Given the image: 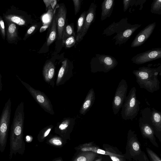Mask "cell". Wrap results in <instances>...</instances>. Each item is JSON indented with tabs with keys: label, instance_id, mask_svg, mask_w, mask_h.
Returning <instances> with one entry per match:
<instances>
[{
	"label": "cell",
	"instance_id": "obj_1",
	"mask_svg": "<svg viewBox=\"0 0 161 161\" xmlns=\"http://www.w3.org/2000/svg\"><path fill=\"white\" fill-rule=\"evenodd\" d=\"M24 118V103L21 102L15 110L11 126L9 156L10 160L14 155L17 153L23 155L25 153V144L23 140Z\"/></svg>",
	"mask_w": 161,
	"mask_h": 161
},
{
	"label": "cell",
	"instance_id": "obj_2",
	"mask_svg": "<svg viewBox=\"0 0 161 161\" xmlns=\"http://www.w3.org/2000/svg\"><path fill=\"white\" fill-rule=\"evenodd\" d=\"M128 19L125 17L119 22L114 21L104 30L102 35L109 36L116 33L112 39L114 40L115 45H120L126 43L142 25L138 24L131 25L128 22Z\"/></svg>",
	"mask_w": 161,
	"mask_h": 161
},
{
	"label": "cell",
	"instance_id": "obj_3",
	"mask_svg": "<svg viewBox=\"0 0 161 161\" xmlns=\"http://www.w3.org/2000/svg\"><path fill=\"white\" fill-rule=\"evenodd\" d=\"M132 72L140 88H144L151 93L159 90L160 82L158 76L159 73L161 74V65L155 68L144 66L140 67Z\"/></svg>",
	"mask_w": 161,
	"mask_h": 161
},
{
	"label": "cell",
	"instance_id": "obj_4",
	"mask_svg": "<svg viewBox=\"0 0 161 161\" xmlns=\"http://www.w3.org/2000/svg\"><path fill=\"white\" fill-rule=\"evenodd\" d=\"M136 91L135 87H132L122 105L120 114L124 120L133 121L138 114L140 102L137 98Z\"/></svg>",
	"mask_w": 161,
	"mask_h": 161
},
{
	"label": "cell",
	"instance_id": "obj_5",
	"mask_svg": "<svg viewBox=\"0 0 161 161\" xmlns=\"http://www.w3.org/2000/svg\"><path fill=\"white\" fill-rule=\"evenodd\" d=\"M144 152L142 150L140 144L134 131L130 129L128 131L125 158L128 161L132 160L142 161Z\"/></svg>",
	"mask_w": 161,
	"mask_h": 161
},
{
	"label": "cell",
	"instance_id": "obj_6",
	"mask_svg": "<svg viewBox=\"0 0 161 161\" xmlns=\"http://www.w3.org/2000/svg\"><path fill=\"white\" fill-rule=\"evenodd\" d=\"M140 114L139 126L143 137L148 139L153 145L158 147L154 130L151 126V109L148 107L145 108L141 110Z\"/></svg>",
	"mask_w": 161,
	"mask_h": 161
},
{
	"label": "cell",
	"instance_id": "obj_7",
	"mask_svg": "<svg viewBox=\"0 0 161 161\" xmlns=\"http://www.w3.org/2000/svg\"><path fill=\"white\" fill-rule=\"evenodd\" d=\"M11 102L9 98L5 104L0 118V152L6 148L11 113Z\"/></svg>",
	"mask_w": 161,
	"mask_h": 161
},
{
	"label": "cell",
	"instance_id": "obj_8",
	"mask_svg": "<svg viewBox=\"0 0 161 161\" xmlns=\"http://www.w3.org/2000/svg\"><path fill=\"white\" fill-rule=\"evenodd\" d=\"M118 64L116 58L111 55L96 54L92 61L91 71L93 73H107L114 69Z\"/></svg>",
	"mask_w": 161,
	"mask_h": 161
},
{
	"label": "cell",
	"instance_id": "obj_9",
	"mask_svg": "<svg viewBox=\"0 0 161 161\" xmlns=\"http://www.w3.org/2000/svg\"><path fill=\"white\" fill-rule=\"evenodd\" d=\"M21 82L36 102L45 111L51 115L54 114L51 102L45 93L39 90L34 89L29 84L22 81L21 80Z\"/></svg>",
	"mask_w": 161,
	"mask_h": 161
},
{
	"label": "cell",
	"instance_id": "obj_10",
	"mask_svg": "<svg viewBox=\"0 0 161 161\" xmlns=\"http://www.w3.org/2000/svg\"><path fill=\"white\" fill-rule=\"evenodd\" d=\"M127 90L126 80L122 79L116 89L112 102V108L114 115L118 114L122 108L126 97Z\"/></svg>",
	"mask_w": 161,
	"mask_h": 161
},
{
	"label": "cell",
	"instance_id": "obj_11",
	"mask_svg": "<svg viewBox=\"0 0 161 161\" xmlns=\"http://www.w3.org/2000/svg\"><path fill=\"white\" fill-rule=\"evenodd\" d=\"M161 58V48H153L134 56L131 59L133 63L141 64Z\"/></svg>",
	"mask_w": 161,
	"mask_h": 161
},
{
	"label": "cell",
	"instance_id": "obj_12",
	"mask_svg": "<svg viewBox=\"0 0 161 161\" xmlns=\"http://www.w3.org/2000/svg\"><path fill=\"white\" fill-rule=\"evenodd\" d=\"M75 123L74 118H65L57 124L54 128V132L58 136L66 139L70 140V134Z\"/></svg>",
	"mask_w": 161,
	"mask_h": 161
},
{
	"label": "cell",
	"instance_id": "obj_13",
	"mask_svg": "<svg viewBox=\"0 0 161 161\" xmlns=\"http://www.w3.org/2000/svg\"><path fill=\"white\" fill-rule=\"evenodd\" d=\"M156 26L155 22L151 23L141 31L132 41L131 47L134 48L141 46L150 37Z\"/></svg>",
	"mask_w": 161,
	"mask_h": 161
},
{
	"label": "cell",
	"instance_id": "obj_14",
	"mask_svg": "<svg viewBox=\"0 0 161 161\" xmlns=\"http://www.w3.org/2000/svg\"><path fill=\"white\" fill-rule=\"evenodd\" d=\"M97 8V5L96 4L93 3H91L87 11L84 25L80 34L78 38L75 40L79 42L83 39L90 25L94 22L96 18Z\"/></svg>",
	"mask_w": 161,
	"mask_h": 161
},
{
	"label": "cell",
	"instance_id": "obj_15",
	"mask_svg": "<svg viewBox=\"0 0 161 161\" xmlns=\"http://www.w3.org/2000/svg\"><path fill=\"white\" fill-rule=\"evenodd\" d=\"M78 152L89 151L94 152L100 155L107 156L116 155L124 157V154L120 153H114L103 149L95 145L93 142L85 143L80 144L75 148Z\"/></svg>",
	"mask_w": 161,
	"mask_h": 161
},
{
	"label": "cell",
	"instance_id": "obj_16",
	"mask_svg": "<svg viewBox=\"0 0 161 161\" xmlns=\"http://www.w3.org/2000/svg\"><path fill=\"white\" fill-rule=\"evenodd\" d=\"M66 14V9L63 3L61 4L55 15L58 40L62 39L63 29L65 25Z\"/></svg>",
	"mask_w": 161,
	"mask_h": 161
},
{
	"label": "cell",
	"instance_id": "obj_17",
	"mask_svg": "<svg viewBox=\"0 0 161 161\" xmlns=\"http://www.w3.org/2000/svg\"><path fill=\"white\" fill-rule=\"evenodd\" d=\"M72 69L69 66L67 60L62 62V64L58 71L56 82V86L64 84L72 75Z\"/></svg>",
	"mask_w": 161,
	"mask_h": 161
},
{
	"label": "cell",
	"instance_id": "obj_18",
	"mask_svg": "<svg viewBox=\"0 0 161 161\" xmlns=\"http://www.w3.org/2000/svg\"><path fill=\"white\" fill-rule=\"evenodd\" d=\"M151 126L154 130L155 135L161 141V113L153 108L151 109Z\"/></svg>",
	"mask_w": 161,
	"mask_h": 161
},
{
	"label": "cell",
	"instance_id": "obj_19",
	"mask_svg": "<svg viewBox=\"0 0 161 161\" xmlns=\"http://www.w3.org/2000/svg\"><path fill=\"white\" fill-rule=\"evenodd\" d=\"M55 72L54 64L51 61H48L45 64L42 70V75L45 81L53 87L54 85V79Z\"/></svg>",
	"mask_w": 161,
	"mask_h": 161
},
{
	"label": "cell",
	"instance_id": "obj_20",
	"mask_svg": "<svg viewBox=\"0 0 161 161\" xmlns=\"http://www.w3.org/2000/svg\"><path fill=\"white\" fill-rule=\"evenodd\" d=\"M95 99V94L92 88L88 92L80 110V113L84 115L89 111L93 105Z\"/></svg>",
	"mask_w": 161,
	"mask_h": 161
},
{
	"label": "cell",
	"instance_id": "obj_21",
	"mask_svg": "<svg viewBox=\"0 0 161 161\" xmlns=\"http://www.w3.org/2000/svg\"><path fill=\"white\" fill-rule=\"evenodd\" d=\"M114 0H104L101 4L102 13L101 20L109 18L111 15L114 5Z\"/></svg>",
	"mask_w": 161,
	"mask_h": 161
},
{
	"label": "cell",
	"instance_id": "obj_22",
	"mask_svg": "<svg viewBox=\"0 0 161 161\" xmlns=\"http://www.w3.org/2000/svg\"><path fill=\"white\" fill-rule=\"evenodd\" d=\"M75 156L71 161H93L100 154L92 152H80Z\"/></svg>",
	"mask_w": 161,
	"mask_h": 161
},
{
	"label": "cell",
	"instance_id": "obj_23",
	"mask_svg": "<svg viewBox=\"0 0 161 161\" xmlns=\"http://www.w3.org/2000/svg\"><path fill=\"white\" fill-rule=\"evenodd\" d=\"M57 27L55 13L53 16L49 34L47 41V45L49 46L56 39L57 37Z\"/></svg>",
	"mask_w": 161,
	"mask_h": 161
},
{
	"label": "cell",
	"instance_id": "obj_24",
	"mask_svg": "<svg viewBox=\"0 0 161 161\" xmlns=\"http://www.w3.org/2000/svg\"><path fill=\"white\" fill-rule=\"evenodd\" d=\"M67 140L57 135L53 136L49 138L47 141V143L53 146L61 147L66 143Z\"/></svg>",
	"mask_w": 161,
	"mask_h": 161
},
{
	"label": "cell",
	"instance_id": "obj_25",
	"mask_svg": "<svg viewBox=\"0 0 161 161\" xmlns=\"http://www.w3.org/2000/svg\"><path fill=\"white\" fill-rule=\"evenodd\" d=\"M75 35L73 24L65 25L63 29L61 39L63 43H64L65 40L68 37L71 36H74Z\"/></svg>",
	"mask_w": 161,
	"mask_h": 161
},
{
	"label": "cell",
	"instance_id": "obj_26",
	"mask_svg": "<svg viewBox=\"0 0 161 161\" xmlns=\"http://www.w3.org/2000/svg\"><path fill=\"white\" fill-rule=\"evenodd\" d=\"M53 128V126L51 125L42 129L37 136L38 142H43L49 135Z\"/></svg>",
	"mask_w": 161,
	"mask_h": 161
},
{
	"label": "cell",
	"instance_id": "obj_27",
	"mask_svg": "<svg viewBox=\"0 0 161 161\" xmlns=\"http://www.w3.org/2000/svg\"><path fill=\"white\" fill-rule=\"evenodd\" d=\"M87 12H83L80 15L77 21V30L76 39H77L80 36L81 30L83 28L85 19H86Z\"/></svg>",
	"mask_w": 161,
	"mask_h": 161
},
{
	"label": "cell",
	"instance_id": "obj_28",
	"mask_svg": "<svg viewBox=\"0 0 161 161\" xmlns=\"http://www.w3.org/2000/svg\"><path fill=\"white\" fill-rule=\"evenodd\" d=\"M150 11L152 14H161V0H153L151 6Z\"/></svg>",
	"mask_w": 161,
	"mask_h": 161
},
{
	"label": "cell",
	"instance_id": "obj_29",
	"mask_svg": "<svg viewBox=\"0 0 161 161\" xmlns=\"http://www.w3.org/2000/svg\"><path fill=\"white\" fill-rule=\"evenodd\" d=\"M146 150L150 161H161L159 157L152 149L147 147Z\"/></svg>",
	"mask_w": 161,
	"mask_h": 161
},
{
	"label": "cell",
	"instance_id": "obj_30",
	"mask_svg": "<svg viewBox=\"0 0 161 161\" xmlns=\"http://www.w3.org/2000/svg\"><path fill=\"white\" fill-rule=\"evenodd\" d=\"M75 41L74 36H71L66 39L64 43L66 47H70L75 44Z\"/></svg>",
	"mask_w": 161,
	"mask_h": 161
},
{
	"label": "cell",
	"instance_id": "obj_31",
	"mask_svg": "<svg viewBox=\"0 0 161 161\" xmlns=\"http://www.w3.org/2000/svg\"><path fill=\"white\" fill-rule=\"evenodd\" d=\"M11 20L20 25H23L25 23V21L23 19L16 16H13L11 17Z\"/></svg>",
	"mask_w": 161,
	"mask_h": 161
},
{
	"label": "cell",
	"instance_id": "obj_32",
	"mask_svg": "<svg viewBox=\"0 0 161 161\" xmlns=\"http://www.w3.org/2000/svg\"><path fill=\"white\" fill-rule=\"evenodd\" d=\"M73 2L74 6L75 15H76L80 10L81 3L80 0H73Z\"/></svg>",
	"mask_w": 161,
	"mask_h": 161
},
{
	"label": "cell",
	"instance_id": "obj_33",
	"mask_svg": "<svg viewBox=\"0 0 161 161\" xmlns=\"http://www.w3.org/2000/svg\"><path fill=\"white\" fill-rule=\"evenodd\" d=\"M109 157L112 161H128L124 157L116 155H110Z\"/></svg>",
	"mask_w": 161,
	"mask_h": 161
},
{
	"label": "cell",
	"instance_id": "obj_34",
	"mask_svg": "<svg viewBox=\"0 0 161 161\" xmlns=\"http://www.w3.org/2000/svg\"><path fill=\"white\" fill-rule=\"evenodd\" d=\"M131 0H124L123 1V11L125 12L130 7V4Z\"/></svg>",
	"mask_w": 161,
	"mask_h": 161
},
{
	"label": "cell",
	"instance_id": "obj_35",
	"mask_svg": "<svg viewBox=\"0 0 161 161\" xmlns=\"http://www.w3.org/2000/svg\"><path fill=\"white\" fill-rule=\"evenodd\" d=\"M16 27L14 23H11L9 25L8 30L9 33L12 34L15 31Z\"/></svg>",
	"mask_w": 161,
	"mask_h": 161
},
{
	"label": "cell",
	"instance_id": "obj_36",
	"mask_svg": "<svg viewBox=\"0 0 161 161\" xmlns=\"http://www.w3.org/2000/svg\"><path fill=\"white\" fill-rule=\"evenodd\" d=\"M36 26V25H35L30 27L27 31V33L29 35L31 34L35 30Z\"/></svg>",
	"mask_w": 161,
	"mask_h": 161
},
{
	"label": "cell",
	"instance_id": "obj_37",
	"mask_svg": "<svg viewBox=\"0 0 161 161\" xmlns=\"http://www.w3.org/2000/svg\"><path fill=\"white\" fill-rule=\"evenodd\" d=\"M49 24H46L44 25H43L42 27L40 28V32L41 33H42L45 31L49 27Z\"/></svg>",
	"mask_w": 161,
	"mask_h": 161
},
{
	"label": "cell",
	"instance_id": "obj_38",
	"mask_svg": "<svg viewBox=\"0 0 161 161\" xmlns=\"http://www.w3.org/2000/svg\"><path fill=\"white\" fill-rule=\"evenodd\" d=\"M52 0H43L44 2L46 7V8H48L50 6V4Z\"/></svg>",
	"mask_w": 161,
	"mask_h": 161
},
{
	"label": "cell",
	"instance_id": "obj_39",
	"mask_svg": "<svg viewBox=\"0 0 161 161\" xmlns=\"http://www.w3.org/2000/svg\"><path fill=\"white\" fill-rule=\"evenodd\" d=\"M57 3V1L56 0H52L50 4V6L52 7L53 10L55 8Z\"/></svg>",
	"mask_w": 161,
	"mask_h": 161
},
{
	"label": "cell",
	"instance_id": "obj_40",
	"mask_svg": "<svg viewBox=\"0 0 161 161\" xmlns=\"http://www.w3.org/2000/svg\"><path fill=\"white\" fill-rule=\"evenodd\" d=\"M142 161H150L149 159L144 152L143 153V159Z\"/></svg>",
	"mask_w": 161,
	"mask_h": 161
},
{
	"label": "cell",
	"instance_id": "obj_41",
	"mask_svg": "<svg viewBox=\"0 0 161 161\" xmlns=\"http://www.w3.org/2000/svg\"><path fill=\"white\" fill-rule=\"evenodd\" d=\"M33 138L32 137L30 136H26V141L28 142H30L32 141Z\"/></svg>",
	"mask_w": 161,
	"mask_h": 161
},
{
	"label": "cell",
	"instance_id": "obj_42",
	"mask_svg": "<svg viewBox=\"0 0 161 161\" xmlns=\"http://www.w3.org/2000/svg\"><path fill=\"white\" fill-rule=\"evenodd\" d=\"M0 25L2 29H4L5 27L4 23L3 20H2L0 21Z\"/></svg>",
	"mask_w": 161,
	"mask_h": 161
},
{
	"label": "cell",
	"instance_id": "obj_43",
	"mask_svg": "<svg viewBox=\"0 0 161 161\" xmlns=\"http://www.w3.org/2000/svg\"><path fill=\"white\" fill-rule=\"evenodd\" d=\"M103 157L102 156H100L95 159L93 161H102Z\"/></svg>",
	"mask_w": 161,
	"mask_h": 161
},
{
	"label": "cell",
	"instance_id": "obj_44",
	"mask_svg": "<svg viewBox=\"0 0 161 161\" xmlns=\"http://www.w3.org/2000/svg\"><path fill=\"white\" fill-rule=\"evenodd\" d=\"M52 161H63L61 157H59L56 158Z\"/></svg>",
	"mask_w": 161,
	"mask_h": 161
}]
</instances>
